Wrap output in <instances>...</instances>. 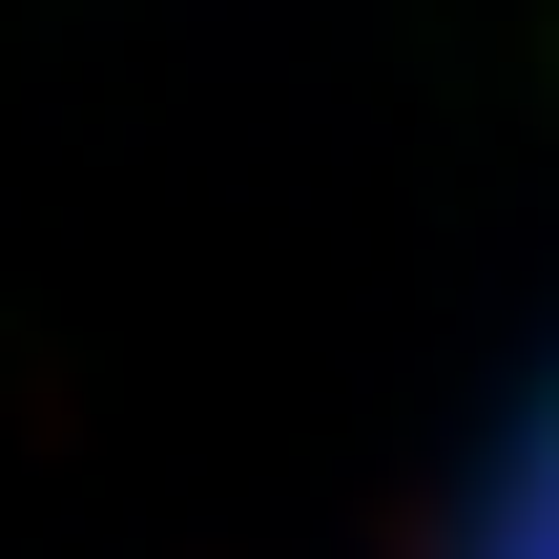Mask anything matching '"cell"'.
<instances>
[{
	"mask_svg": "<svg viewBox=\"0 0 559 559\" xmlns=\"http://www.w3.org/2000/svg\"><path fill=\"white\" fill-rule=\"evenodd\" d=\"M477 559H559V436L519 456V498H498V539H477Z\"/></svg>",
	"mask_w": 559,
	"mask_h": 559,
	"instance_id": "1",
	"label": "cell"
}]
</instances>
